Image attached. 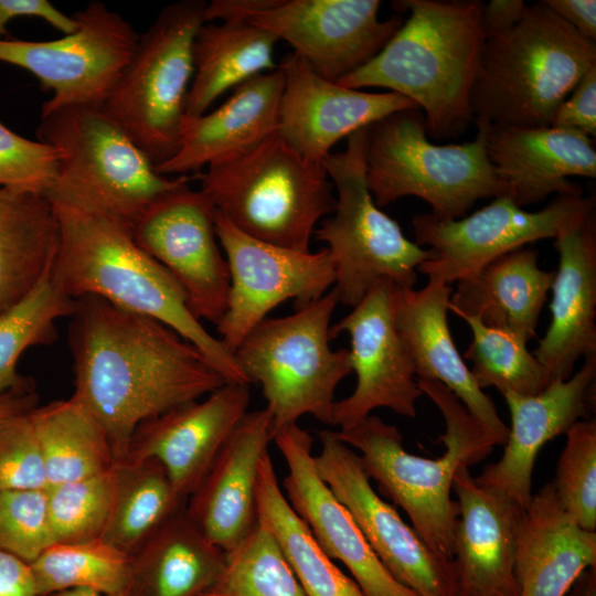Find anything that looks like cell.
<instances>
[{
	"label": "cell",
	"mask_w": 596,
	"mask_h": 596,
	"mask_svg": "<svg viewBox=\"0 0 596 596\" xmlns=\"http://www.w3.org/2000/svg\"><path fill=\"white\" fill-rule=\"evenodd\" d=\"M368 128L351 134L344 150L323 159L336 205L313 232L328 245L339 302L351 308L382 280L414 288L418 266L434 256L405 237L400 224L374 203L365 174Z\"/></svg>",
	"instance_id": "10"
},
{
	"label": "cell",
	"mask_w": 596,
	"mask_h": 596,
	"mask_svg": "<svg viewBox=\"0 0 596 596\" xmlns=\"http://www.w3.org/2000/svg\"><path fill=\"white\" fill-rule=\"evenodd\" d=\"M554 275L540 268L535 249L519 248L458 280L448 310L476 317L528 342L535 337Z\"/></svg>",
	"instance_id": "30"
},
{
	"label": "cell",
	"mask_w": 596,
	"mask_h": 596,
	"mask_svg": "<svg viewBox=\"0 0 596 596\" xmlns=\"http://www.w3.org/2000/svg\"><path fill=\"white\" fill-rule=\"evenodd\" d=\"M542 2L583 36L596 41L595 0H542Z\"/></svg>",
	"instance_id": "48"
},
{
	"label": "cell",
	"mask_w": 596,
	"mask_h": 596,
	"mask_svg": "<svg viewBox=\"0 0 596 596\" xmlns=\"http://www.w3.org/2000/svg\"><path fill=\"white\" fill-rule=\"evenodd\" d=\"M334 288L280 318L253 327L233 355L248 383L259 384L273 418V435L305 415L331 425L334 392L352 372L349 349L332 350Z\"/></svg>",
	"instance_id": "9"
},
{
	"label": "cell",
	"mask_w": 596,
	"mask_h": 596,
	"mask_svg": "<svg viewBox=\"0 0 596 596\" xmlns=\"http://www.w3.org/2000/svg\"><path fill=\"white\" fill-rule=\"evenodd\" d=\"M30 413L0 422V492L49 487Z\"/></svg>",
	"instance_id": "45"
},
{
	"label": "cell",
	"mask_w": 596,
	"mask_h": 596,
	"mask_svg": "<svg viewBox=\"0 0 596 596\" xmlns=\"http://www.w3.org/2000/svg\"><path fill=\"white\" fill-rule=\"evenodd\" d=\"M272 440L268 409L247 412L187 500L188 515L224 552L241 543L257 523L259 467Z\"/></svg>",
	"instance_id": "24"
},
{
	"label": "cell",
	"mask_w": 596,
	"mask_h": 596,
	"mask_svg": "<svg viewBox=\"0 0 596 596\" xmlns=\"http://www.w3.org/2000/svg\"><path fill=\"white\" fill-rule=\"evenodd\" d=\"M284 85V71L278 65L236 86L213 111L185 117L177 153L156 170L163 175H188L274 134Z\"/></svg>",
	"instance_id": "28"
},
{
	"label": "cell",
	"mask_w": 596,
	"mask_h": 596,
	"mask_svg": "<svg viewBox=\"0 0 596 596\" xmlns=\"http://www.w3.org/2000/svg\"><path fill=\"white\" fill-rule=\"evenodd\" d=\"M596 355L567 380L550 383L535 395L512 392L502 396L511 427L500 459L487 465L475 481L525 509L532 499V475L542 447L566 434L578 421L588 418L595 407Z\"/></svg>",
	"instance_id": "22"
},
{
	"label": "cell",
	"mask_w": 596,
	"mask_h": 596,
	"mask_svg": "<svg viewBox=\"0 0 596 596\" xmlns=\"http://www.w3.org/2000/svg\"><path fill=\"white\" fill-rule=\"evenodd\" d=\"M57 150L28 139L0 121V189L46 195L58 172Z\"/></svg>",
	"instance_id": "44"
},
{
	"label": "cell",
	"mask_w": 596,
	"mask_h": 596,
	"mask_svg": "<svg viewBox=\"0 0 596 596\" xmlns=\"http://www.w3.org/2000/svg\"><path fill=\"white\" fill-rule=\"evenodd\" d=\"M592 209L594 196L557 195L545 207L530 212L501 195L458 220L432 213L415 215V243L429 246L434 255L417 270L450 286L525 244L555 238L564 224Z\"/></svg>",
	"instance_id": "13"
},
{
	"label": "cell",
	"mask_w": 596,
	"mask_h": 596,
	"mask_svg": "<svg viewBox=\"0 0 596 596\" xmlns=\"http://www.w3.org/2000/svg\"><path fill=\"white\" fill-rule=\"evenodd\" d=\"M525 8L523 0H491L483 3L481 24L486 38L510 30L521 19Z\"/></svg>",
	"instance_id": "50"
},
{
	"label": "cell",
	"mask_w": 596,
	"mask_h": 596,
	"mask_svg": "<svg viewBox=\"0 0 596 596\" xmlns=\"http://www.w3.org/2000/svg\"><path fill=\"white\" fill-rule=\"evenodd\" d=\"M74 17L77 29L60 39H0V62L26 70L52 92L41 114L102 106L138 43L130 22L100 1H91Z\"/></svg>",
	"instance_id": "12"
},
{
	"label": "cell",
	"mask_w": 596,
	"mask_h": 596,
	"mask_svg": "<svg viewBox=\"0 0 596 596\" xmlns=\"http://www.w3.org/2000/svg\"><path fill=\"white\" fill-rule=\"evenodd\" d=\"M456 315L472 332L464 356L472 364L469 370L479 389L492 386L501 394L535 395L547 386L542 366L522 338L487 326L476 317Z\"/></svg>",
	"instance_id": "39"
},
{
	"label": "cell",
	"mask_w": 596,
	"mask_h": 596,
	"mask_svg": "<svg viewBox=\"0 0 596 596\" xmlns=\"http://www.w3.org/2000/svg\"><path fill=\"white\" fill-rule=\"evenodd\" d=\"M38 395L31 379L23 377L19 384L0 395V422L31 412L36 407Z\"/></svg>",
	"instance_id": "52"
},
{
	"label": "cell",
	"mask_w": 596,
	"mask_h": 596,
	"mask_svg": "<svg viewBox=\"0 0 596 596\" xmlns=\"http://www.w3.org/2000/svg\"><path fill=\"white\" fill-rule=\"evenodd\" d=\"M596 566V532L581 528L562 508L552 482L532 496L518 529L519 596H565Z\"/></svg>",
	"instance_id": "29"
},
{
	"label": "cell",
	"mask_w": 596,
	"mask_h": 596,
	"mask_svg": "<svg viewBox=\"0 0 596 596\" xmlns=\"http://www.w3.org/2000/svg\"><path fill=\"white\" fill-rule=\"evenodd\" d=\"M18 17L40 18L65 34L78 25L74 14H65L47 0H0V39L8 35L9 21Z\"/></svg>",
	"instance_id": "47"
},
{
	"label": "cell",
	"mask_w": 596,
	"mask_h": 596,
	"mask_svg": "<svg viewBox=\"0 0 596 596\" xmlns=\"http://www.w3.org/2000/svg\"><path fill=\"white\" fill-rule=\"evenodd\" d=\"M379 0H275L247 22L285 40L320 76L338 82L371 61L401 28Z\"/></svg>",
	"instance_id": "18"
},
{
	"label": "cell",
	"mask_w": 596,
	"mask_h": 596,
	"mask_svg": "<svg viewBox=\"0 0 596 596\" xmlns=\"http://www.w3.org/2000/svg\"><path fill=\"white\" fill-rule=\"evenodd\" d=\"M60 226L44 194L0 189V312L52 268Z\"/></svg>",
	"instance_id": "33"
},
{
	"label": "cell",
	"mask_w": 596,
	"mask_h": 596,
	"mask_svg": "<svg viewBox=\"0 0 596 596\" xmlns=\"http://www.w3.org/2000/svg\"><path fill=\"white\" fill-rule=\"evenodd\" d=\"M215 232L230 273L226 309L216 330L233 354L269 311L292 299L295 308L310 304L334 286L328 248L299 252L269 244L238 231L215 210Z\"/></svg>",
	"instance_id": "14"
},
{
	"label": "cell",
	"mask_w": 596,
	"mask_h": 596,
	"mask_svg": "<svg viewBox=\"0 0 596 596\" xmlns=\"http://www.w3.org/2000/svg\"><path fill=\"white\" fill-rule=\"evenodd\" d=\"M285 85L278 132L302 157L322 162L342 138L402 109L418 108L393 93H368L326 79L297 53L279 64Z\"/></svg>",
	"instance_id": "20"
},
{
	"label": "cell",
	"mask_w": 596,
	"mask_h": 596,
	"mask_svg": "<svg viewBox=\"0 0 596 596\" xmlns=\"http://www.w3.org/2000/svg\"><path fill=\"white\" fill-rule=\"evenodd\" d=\"M453 489L459 509L455 596H519L515 553L523 509L479 486L468 466L458 469Z\"/></svg>",
	"instance_id": "25"
},
{
	"label": "cell",
	"mask_w": 596,
	"mask_h": 596,
	"mask_svg": "<svg viewBox=\"0 0 596 596\" xmlns=\"http://www.w3.org/2000/svg\"><path fill=\"white\" fill-rule=\"evenodd\" d=\"M475 123L473 140L458 145L430 142L419 108L395 111L369 126L365 174L374 203L381 207L416 196L435 216L458 220L478 200L508 195L487 152L491 125Z\"/></svg>",
	"instance_id": "7"
},
{
	"label": "cell",
	"mask_w": 596,
	"mask_h": 596,
	"mask_svg": "<svg viewBox=\"0 0 596 596\" xmlns=\"http://www.w3.org/2000/svg\"><path fill=\"white\" fill-rule=\"evenodd\" d=\"M278 38L248 22H206L193 43V77L184 104L185 117L206 113L224 92L277 67Z\"/></svg>",
	"instance_id": "32"
},
{
	"label": "cell",
	"mask_w": 596,
	"mask_h": 596,
	"mask_svg": "<svg viewBox=\"0 0 596 596\" xmlns=\"http://www.w3.org/2000/svg\"><path fill=\"white\" fill-rule=\"evenodd\" d=\"M275 0H213L204 8V21L247 22Z\"/></svg>",
	"instance_id": "51"
},
{
	"label": "cell",
	"mask_w": 596,
	"mask_h": 596,
	"mask_svg": "<svg viewBox=\"0 0 596 596\" xmlns=\"http://www.w3.org/2000/svg\"><path fill=\"white\" fill-rule=\"evenodd\" d=\"M46 489L0 492V550L26 563L54 544Z\"/></svg>",
	"instance_id": "43"
},
{
	"label": "cell",
	"mask_w": 596,
	"mask_h": 596,
	"mask_svg": "<svg viewBox=\"0 0 596 596\" xmlns=\"http://www.w3.org/2000/svg\"><path fill=\"white\" fill-rule=\"evenodd\" d=\"M287 473L283 492L319 546L351 573L365 596H418L398 583L376 557L352 515L320 477L313 438L296 424L274 433Z\"/></svg>",
	"instance_id": "19"
},
{
	"label": "cell",
	"mask_w": 596,
	"mask_h": 596,
	"mask_svg": "<svg viewBox=\"0 0 596 596\" xmlns=\"http://www.w3.org/2000/svg\"><path fill=\"white\" fill-rule=\"evenodd\" d=\"M71 317L72 397L103 427L117 464L141 423L226 383L196 347L153 318L94 296L76 299Z\"/></svg>",
	"instance_id": "1"
},
{
	"label": "cell",
	"mask_w": 596,
	"mask_h": 596,
	"mask_svg": "<svg viewBox=\"0 0 596 596\" xmlns=\"http://www.w3.org/2000/svg\"><path fill=\"white\" fill-rule=\"evenodd\" d=\"M596 65V44L542 0L510 30L487 36L471 93L473 120L549 127L560 104Z\"/></svg>",
	"instance_id": "5"
},
{
	"label": "cell",
	"mask_w": 596,
	"mask_h": 596,
	"mask_svg": "<svg viewBox=\"0 0 596 596\" xmlns=\"http://www.w3.org/2000/svg\"><path fill=\"white\" fill-rule=\"evenodd\" d=\"M407 20L366 64L337 83L382 87L415 103L427 135L455 138L473 120L471 93L486 35L479 0H402Z\"/></svg>",
	"instance_id": "2"
},
{
	"label": "cell",
	"mask_w": 596,
	"mask_h": 596,
	"mask_svg": "<svg viewBox=\"0 0 596 596\" xmlns=\"http://www.w3.org/2000/svg\"><path fill=\"white\" fill-rule=\"evenodd\" d=\"M49 487L111 470L116 459L97 419L74 397L30 413Z\"/></svg>",
	"instance_id": "35"
},
{
	"label": "cell",
	"mask_w": 596,
	"mask_h": 596,
	"mask_svg": "<svg viewBox=\"0 0 596 596\" xmlns=\"http://www.w3.org/2000/svg\"><path fill=\"white\" fill-rule=\"evenodd\" d=\"M49 200L60 226L51 277L63 292L153 318L196 347L226 383L249 385L234 355L193 316L179 283L136 244L130 230L102 213Z\"/></svg>",
	"instance_id": "3"
},
{
	"label": "cell",
	"mask_w": 596,
	"mask_h": 596,
	"mask_svg": "<svg viewBox=\"0 0 596 596\" xmlns=\"http://www.w3.org/2000/svg\"><path fill=\"white\" fill-rule=\"evenodd\" d=\"M30 566L39 596L76 588L129 594L132 555L99 538L54 543Z\"/></svg>",
	"instance_id": "37"
},
{
	"label": "cell",
	"mask_w": 596,
	"mask_h": 596,
	"mask_svg": "<svg viewBox=\"0 0 596 596\" xmlns=\"http://www.w3.org/2000/svg\"><path fill=\"white\" fill-rule=\"evenodd\" d=\"M49 596H129V594L113 595V594L98 593L91 589L76 588V589L58 592Z\"/></svg>",
	"instance_id": "54"
},
{
	"label": "cell",
	"mask_w": 596,
	"mask_h": 596,
	"mask_svg": "<svg viewBox=\"0 0 596 596\" xmlns=\"http://www.w3.org/2000/svg\"><path fill=\"white\" fill-rule=\"evenodd\" d=\"M567 594V596H596V566L585 570Z\"/></svg>",
	"instance_id": "53"
},
{
	"label": "cell",
	"mask_w": 596,
	"mask_h": 596,
	"mask_svg": "<svg viewBox=\"0 0 596 596\" xmlns=\"http://www.w3.org/2000/svg\"><path fill=\"white\" fill-rule=\"evenodd\" d=\"M225 556L184 507L132 555L129 596H198L217 578Z\"/></svg>",
	"instance_id": "31"
},
{
	"label": "cell",
	"mask_w": 596,
	"mask_h": 596,
	"mask_svg": "<svg viewBox=\"0 0 596 596\" xmlns=\"http://www.w3.org/2000/svg\"><path fill=\"white\" fill-rule=\"evenodd\" d=\"M75 300L63 292L51 270L22 298L0 312V395L23 379L17 372L22 353L30 347L51 343L55 323L72 316Z\"/></svg>",
	"instance_id": "38"
},
{
	"label": "cell",
	"mask_w": 596,
	"mask_h": 596,
	"mask_svg": "<svg viewBox=\"0 0 596 596\" xmlns=\"http://www.w3.org/2000/svg\"><path fill=\"white\" fill-rule=\"evenodd\" d=\"M0 596H39L30 564L1 550Z\"/></svg>",
	"instance_id": "49"
},
{
	"label": "cell",
	"mask_w": 596,
	"mask_h": 596,
	"mask_svg": "<svg viewBox=\"0 0 596 596\" xmlns=\"http://www.w3.org/2000/svg\"><path fill=\"white\" fill-rule=\"evenodd\" d=\"M449 285L433 278L421 289L394 285V324L412 360L416 379L437 381L449 389L467 411L503 445L509 427L492 400L477 385L460 356L447 320Z\"/></svg>",
	"instance_id": "26"
},
{
	"label": "cell",
	"mask_w": 596,
	"mask_h": 596,
	"mask_svg": "<svg viewBox=\"0 0 596 596\" xmlns=\"http://www.w3.org/2000/svg\"><path fill=\"white\" fill-rule=\"evenodd\" d=\"M248 384L225 383L141 423L123 461L156 459L183 499L202 481L220 450L247 413Z\"/></svg>",
	"instance_id": "21"
},
{
	"label": "cell",
	"mask_w": 596,
	"mask_h": 596,
	"mask_svg": "<svg viewBox=\"0 0 596 596\" xmlns=\"http://www.w3.org/2000/svg\"><path fill=\"white\" fill-rule=\"evenodd\" d=\"M256 509L257 521L274 536L306 596H365L319 546L289 505L269 451L259 467Z\"/></svg>",
	"instance_id": "34"
},
{
	"label": "cell",
	"mask_w": 596,
	"mask_h": 596,
	"mask_svg": "<svg viewBox=\"0 0 596 596\" xmlns=\"http://www.w3.org/2000/svg\"><path fill=\"white\" fill-rule=\"evenodd\" d=\"M394 284L382 280L330 326V338L345 332L350 337V362L356 374L353 392L336 400L331 425L340 429L362 421L376 408H389L416 416V402L423 395L407 349L394 324L392 290Z\"/></svg>",
	"instance_id": "17"
},
{
	"label": "cell",
	"mask_w": 596,
	"mask_h": 596,
	"mask_svg": "<svg viewBox=\"0 0 596 596\" xmlns=\"http://www.w3.org/2000/svg\"><path fill=\"white\" fill-rule=\"evenodd\" d=\"M441 413L446 430L439 440L446 450L438 458L408 453L400 429L377 415H369L336 432L353 448L370 479L408 515L419 539L439 557L453 562L459 509L451 499L454 477L488 457L497 439L467 411L459 398L437 381L416 379Z\"/></svg>",
	"instance_id": "4"
},
{
	"label": "cell",
	"mask_w": 596,
	"mask_h": 596,
	"mask_svg": "<svg viewBox=\"0 0 596 596\" xmlns=\"http://www.w3.org/2000/svg\"><path fill=\"white\" fill-rule=\"evenodd\" d=\"M198 596H306L272 533L257 521Z\"/></svg>",
	"instance_id": "40"
},
{
	"label": "cell",
	"mask_w": 596,
	"mask_h": 596,
	"mask_svg": "<svg viewBox=\"0 0 596 596\" xmlns=\"http://www.w3.org/2000/svg\"><path fill=\"white\" fill-rule=\"evenodd\" d=\"M206 168L196 178L215 210L269 244L309 252L317 223L334 210L323 163L302 157L278 130Z\"/></svg>",
	"instance_id": "6"
},
{
	"label": "cell",
	"mask_w": 596,
	"mask_h": 596,
	"mask_svg": "<svg viewBox=\"0 0 596 596\" xmlns=\"http://www.w3.org/2000/svg\"><path fill=\"white\" fill-rule=\"evenodd\" d=\"M551 127L596 136V65L590 67L557 107Z\"/></svg>",
	"instance_id": "46"
},
{
	"label": "cell",
	"mask_w": 596,
	"mask_h": 596,
	"mask_svg": "<svg viewBox=\"0 0 596 596\" xmlns=\"http://www.w3.org/2000/svg\"><path fill=\"white\" fill-rule=\"evenodd\" d=\"M36 137L60 156L46 196L102 213L130 231L157 198L190 179L160 174L102 106L41 114Z\"/></svg>",
	"instance_id": "8"
},
{
	"label": "cell",
	"mask_w": 596,
	"mask_h": 596,
	"mask_svg": "<svg viewBox=\"0 0 596 596\" xmlns=\"http://www.w3.org/2000/svg\"><path fill=\"white\" fill-rule=\"evenodd\" d=\"M487 152L508 195L518 206L549 195H584L570 177H596L593 138L554 127H492Z\"/></svg>",
	"instance_id": "27"
},
{
	"label": "cell",
	"mask_w": 596,
	"mask_h": 596,
	"mask_svg": "<svg viewBox=\"0 0 596 596\" xmlns=\"http://www.w3.org/2000/svg\"><path fill=\"white\" fill-rule=\"evenodd\" d=\"M202 0L164 7L139 35L134 54L102 105L156 166L180 146L193 77V43L204 21Z\"/></svg>",
	"instance_id": "11"
},
{
	"label": "cell",
	"mask_w": 596,
	"mask_h": 596,
	"mask_svg": "<svg viewBox=\"0 0 596 596\" xmlns=\"http://www.w3.org/2000/svg\"><path fill=\"white\" fill-rule=\"evenodd\" d=\"M315 464L322 480L348 509L389 573L418 596H455L454 562L436 555L373 489L359 454L336 432L319 433Z\"/></svg>",
	"instance_id": "15"
},
{
	"label": "cell",
	"mask_w": 596,
	"mask_h": 596,
	"mask_svg": "<svg viewBox=\"0 0 596 596\" xmlns=\"http://www.w3.org/2000/svg\"><path fill=\"white\" fill-rule=\"evenodd\" d=\"M558 268L551 286V323L532 352L546 384L567 380L579 359L596 355L595 209L573 217L555 237Z\"/></svg>",
	"instance_id": "23"
},
{
	"label": "cell",
	"mask_w": 596,
	"mask_h": 596,
	"mask_svg": "<svg viewBox=\"0 0 596 596\" xmlns=\"http://www.w3.org/2000/svg\"><path fill=\"white\" fill-rule=\"evenodd\" d=\"M564 511L583 529L596 530V422L585 418L566 432L551 481Z\"/></svg>",
	"instance_id": "42"
},
{
	"label": "cell",
	"mask_w": 596,
	"mask_h": 596,
	"mask_svg": "<svg viewBox=\"0 0 596 596\" xmlns=\"http://www.w3.org/2000/svg\"><path fill=\"white\" fill-rule=\"evenodd\" d=\"M116 483V466L106 472L52 485L46 489L49 518L55 543L102 538Z\"/></svg>",
	"instance_id": "41"
},
{
	"label": "cell",
	"mask_w": 596,
	"mask_h": 596,
	"mask_svg": "<svg viewBox=\"0 0 596 596\" xmlns=\"http://www.w3.org/2000/svg\"><path fill=\"white\" fill-rule=\"evenodd\" d=\"M185 503L158 460L118 462L111 510L102 539L134 555Z\"/></svg>",
	"instance_id": "36"
},
{
	"label": "cell",
	"mask_w": 596,
	"mask_h": 596,
	"mask_svg": "<svg viewBox=\"0 0 596 596\" xmlns=\"http://www.w3.org/2000/svg\"><path fill=\"white\" fill-rule=\"evenodd\" d=\"M185 180L157 198L135 223L136 244L182 287L193 316L216 324L225 312L230 273L215 232V207Z\"/></svg>",
	"instance_id": "16"
}]
</instances>
